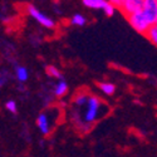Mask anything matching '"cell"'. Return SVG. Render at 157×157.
Segmentation results:
<instances>
[{
  "instance_id": "obj_1",
  "label": "cell",
  "mask_w": 157,
  "mask_h": 157,
  "mask_svg": "<svg viewBox=\"0 0 157 157\" xmlns=\"http://www.w3.org/2000/svg\"><path fill=\"white\" fill-rule=\"evenodd\" d=\"M103 102L96 97V96H90L88 97V101L86 103V112H84V116H83V120H82V123L83 126L86 124L87 127H90L93 122H96L99 117H101V113H102V107H103Z\"/></svg>"
},
{
  "instance_id": "obj_2",
  "label": "cell",
  "mask_w": 157,
  "mask_h": 157,
  "mask_svg": "<svg viewBox=\"0 0 157 157\" xmlns=\"http://www.w3.org/2000/svg\"><path fill=\"white\" fill-rule=\"evenodd\" d=\"M27 11H28V14H29L30 17H33L39 24L42 25V27L48 28V29H52V28L56 27L53 19H50V18H48L47 15H44L42 11H39V10H38L36 8H34L33 5H28V6H27Z\"/></svg>"
},
{
  "instance_id": "obj_3",
  "label": "cell",
  "mask_w": 157,
  "mask_h": 157,
  "mask_svg": "<svg viewBox=\"0 0 157 157\" xmlns=\"http://www.w3.org/2000/svg\"><path fill=\"white\" fill-rule=\"evenodd\" d=\"M127 18H128L129 24L132 25V28L135 30H137L138 33H141V34H146V32L151 27V25L147 23V20L143 18V15L141 14V11L140 13H135V14H132V15H128Z\"/></svg>"
},
{
  "instance_id": "obj_4",
  "label": "cell",
  "mask_w": 157,
  "mask_h": 157,
  "mask_svg": "<svg viewBox=\"0 0 157 157\" xmlns=\"http://www.w3.org/2000/svg\"><path fill=\"white\" fill-rule=\"evenodd\" d=\"M143 8V0H122L120 9L124 15H132L135 13H140Z\"/></svg>"
},
{
  "instance_id": "obj_5",
  "label": "cell",
  "mask_w": 157,
  "mask_h": 157,
  "mask_svg": "<svg viewBox=\"0 0 157 157\" xmlns=\"http://www.w3.org/2000/svg\"><path fill=\"white\" fill-rule=\"evenodd\" d=\"M36 124H38L39 131H40L43 135H45V136L49 135V132H50V122H49V118H48L47 113H40L38 116Z\"/></svg>"
},
{
  "instance_id": "obj_6",
  "label": "cell",
  "mask_w": 157,
  "mask_h": 157,
  "mask_svg": "<svg viewBox=\"0 0 157 157\" xmlns=\"http://www.w3.org/2000/svg\"><path fill=\"white\" fill-rule=\"evenodd\" d=\"M15 75H17V79L19 82H27L28 78H29V72L25 67L18 65V67L15 68Z\"/></svg>"
},
{
  "instance_id": "obj_7",
  "label": "cell",
  "mask_w": 157,
  "mask_h": 157,
  "mask_svg": "<svg viewBox=\"0 0 157 157\" xmlns=\"http://www.w3.org/2000/svg\"><path fill=\"white\" fill-rule=\"evenodd\" d=\"M67 92H68V84L65 83L63 79H60V81L57 83L56 88H54V94H56L57 97H63V96L67 94Z\"/></svg>"
},
{
  "instance_id": "obj_8",
  "label": "cell",
  "mask_w": 157,
  "mask_h": 157,
  "mask_svg": "<svg viewBox=\"0 0 157 157\" xmlns=\"http://www.w3.org/2000/svg\"><path fill=\"white\" fill-rule=\"evenodd\" d=\"M98 87H99V89L102 90V92L104 94H107V96H112L116 92V87L111 82H102V83L98 84Z\"/></svg>"
},
{
  "instance_id": "obj_9",
  "label": "cell",
  "mask_w": 157,
  "mask_h": 157,
  "mask_svg": "<svg viewBox=\"0 0 157 157\" xmlns=\"http://www.w3.org/2000/svg\"><path fill=\"white\" fill-rule=\"evenodd\" d=\"M82 3L90 9H102L107 0H82Z\"/></svg>"
},
{
  "instance_id": "obj_10",
  "label": "cell",
  "mask_w": 157,
  "mask_h": 157,
  "mask_svg": "<svg viewBox=\"0 0 157 157\" xmlns=\"http://www.w3.org/2000/svg\"><path fill=\"white\" fill-rule=\"evenodd\" d=\"M146 35L148 38V40L152 44H157V25H152V27L148 28V30L146 32Z\"/></svg>"
},
{
  "instance_id": "obj_11",
  "label": "cell",
  "mask_w": 157,
  "mask_h": 157,
  "mask_svg": "<svg viewBox=\"0 0 157 157\" xmlns=\"http://www.w3.org/2000/svg\"><path fill=\"white\" fill-rule=\"evenodd\" d=\"M86 23H87L86 18L81 14H74L71 19V24L77 25V27H83V25H86Z\"/></svg>"
},
{
  "instance_id": "obj_12",
  "label": "cell",
  "mask_w": 157,
  "mask_h": 157,
  "mask_svg": "<svg viewBox=\"0 0 157 157\" xmlns=\"http://www.w3.org/2000/svg\"><path fill=\"white\" fill-rule=\"evenodd\" d=\"M47 73L50 75V77H53V78H57V79H62V73L60 71L54 67V65H49V67H47Z\"/></svg>"
},
{
  "instance_id": "obj_13",
  "label": "cell",
  "mask_w": 157,
  "mask_h": 157,
  "mask_svg": "<svg viewBox=\"0 0 157 157\" xmlns=\"http://www.w3.org/2000/svg\"><path fill=\"white\" fill-rule=\"evenodd\" d=\"M88 97L86 93H81V94H77L75 98H74V103L77 104L78 107H82V106H86V103L88 101Z\"/></svg>"
},
{
  "instance_id": "obj_14",
  "label": "cell",
  "mask_w": 157,
  "mask_h": 157,
  "mask_svg": "<svg viewBox=\"0 0 157 157\" xmlns=\"http://www.w3.org/2000/svg\"><path fill=\"white\" fill-rule=\"evenodd\" d=\"M102 9H103L104 14H106L107 17H112V15L114 14V9H116V8H114V6L112 5V4H109V3L107 2L106 4H104V6H103Z\"/></svg>"
},
{
  "instance_id": "obj_15",
  "label": "cell",
  "mask_w": 157,
  "mask_h": 157,
  "mask_svg": "<svg viewBox=\"0 0 157 157\" xmlns=\"http://www.w3.org/2000/svg\"><path fill=\"white\" fill-rule=\"evenodd\" d=\"M5 107H6V109H8L9 112H11V113H17V112H18V106H17V103H15L14 101H8V102L5 103Z\"/></svg>"
},
{
  "instance_id": "obj_16",
  "label": "cell",
  "mask_w": 157,
  "mask_h": 157,
  "mask_svg": "<svg viewBox=\"0 0 157 157\" xmlns=\"http://www.w3.org/2000/svg\"><path fill=\"white\" fill-rule=\"evenodd\" d=\"M108 3L112 4L114 8H116V6H118V8H120V6H121V3H122V0H108Z\"/></svg>"
},
{
  "instance_id": "obj_17",
  "label": "cell",
  "mask_w": 157,
  "mask_h": 157,
  "mask_svg": "<svg viewBox=\"0 0 157 157\" xmlns=\"http://www.w3.org/2000/svg\"><path fill=\"white\" fill-rule=\"evenodd\" d=\"M6 82V77L5 75H0V88H2Z\"/></svg>"
}]
</instances>
